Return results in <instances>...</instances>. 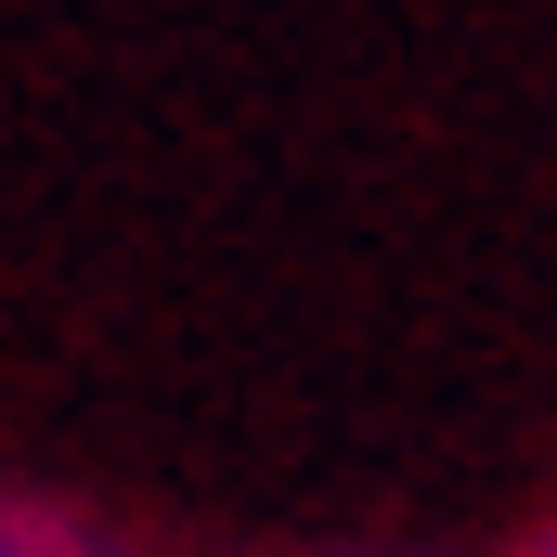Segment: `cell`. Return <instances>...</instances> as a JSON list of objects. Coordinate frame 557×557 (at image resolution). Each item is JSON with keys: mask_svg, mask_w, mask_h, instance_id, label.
Here are the masks:
<instances>
[{"mask_svg": "<svg viewBox=\"0 0 557 557\" xmlns=\"http://www.w3.org/2000/svg\"><path fill=\"white\" fill-rule=\"evenodd\" d=\"M0 557H65V545H52L39 519H13V506H0Z\"/></svg>", "mask_w": 557, "mask_h": 557, "instance_id": "obj_1", "label": "cell"}, {"mask_svg": "<svg viewBox=\"0 0 557 557\" xmlns=\"http://www.w3.org/2000/svg\"><path fill=\"white\" fill-rule=\"evenodd\" d=\"M545 557H557V532H545Z\"/></svg>", "mask_w": 557, "mask_h": 557, "instance_id": "obj_2", "label": "cell"}]
</instances>
